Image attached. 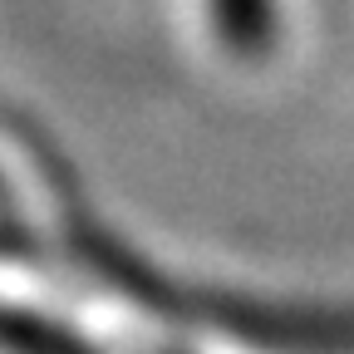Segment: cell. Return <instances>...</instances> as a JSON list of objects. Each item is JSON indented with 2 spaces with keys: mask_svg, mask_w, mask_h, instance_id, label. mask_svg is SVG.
Returning <instances> with one entry per match:
<instances>
[{
  "mask_svg": "<svg viewBox=\"0 0 354 354\" xmlns=\"http://www.w3.org/2000/svg\"><path fill=\"white\" fill-rule=\"evenodd\" d=\"M221 35L241 50H261L266 39H271V20L281 10V0H207Z\"/></svg>",
  "mask_w": 354,
  "mask_h": 354,
  "instance_id": "6da1fadb",
  "label": "cell"
}]
</instances>
